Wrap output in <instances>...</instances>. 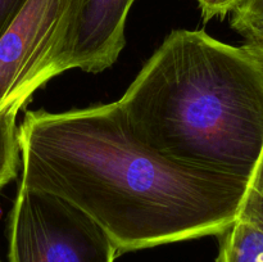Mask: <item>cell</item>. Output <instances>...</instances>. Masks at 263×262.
<instances>
[{
  "mask_svg": "<svg viewBox=\"0 0 263 262\" xmlns=\"http://www.w3.org/2000/svg\"><path fill=\"white\" fill-rule=\"evenodd\" d=\"M18 140L21 186L79 207L120 253L220 235L238 217L248 188L159 156L134 135L118 102L28 110Z\"/></svg>",
  "mask_w": 263,
  "mask_h": 262,
  "instance_id": "cell-1",
  "label": "cell"
},
{
  "mask_svg": "<svg viewBox=\"0 0 263 262\" xmlns=\"http://www.w3.org/2000/svg\"><path fill=\"white\" fill-rule=\"evenodd\" d=\"M117 102L159 156L249 184L263 149V67L243 46L172 31Z\"/></svg>",
  "mask_w": 263,
  "mask_h": 262,
  "instance_id": "cell-2",
  "label": "cell"
},
{
  "mask_svg": "<svg viewBox=\"0 0 263 262\" xmlns=\"http://www.w3.org/2000/svg\"><path fill=\"white\" fill-rule=\"evenodd\" d=\"M8 240L9 262H115L120 254L104 229L79 207L21 185Z\"/></svg>",
  "mask_w": 263,
  "mask_h": 262,
  "instance_id": "cell-3",
  "label": "cell"
},
{
  "mask_svg": "<svg viewBox=\"0 0 263 262\" xmlns=\"http://www.w3.org/2000/svg\"><path fill=\"white\" fill-rule=\"evenodd\" d=\"M73 0H27L0 39V109L21 108L49 81Z\"/></svg>",
  "mask_w": 263,
  "mask_h": 262,
  "instance_id": "cell-4",
  "label": "cell"
},
{
  "mask_svg": "<svg viewBox=\"0 0 263 262\" xmlns=\"http://www.w3.org/2000/svg\"><path fill=\"white\" fill-rule=\"evenodd\" d=\"M136 0H73L66 33L48 79L67 69L99 73L113 66L125 46V26Z\"/></svg>",
  "mask_w": 263,
  "mask_h": 262,
  "instance_id": "cell-5",
  "label": "cell"
},
{
  "mask_svg": "<svg viewBox=\"0 0 263 262\" xmlns=\"http://www.w3.org/2000/svg\"><path fill=\"white\" fill-rule=\"evenodd\" d=\"M217 236L220 248L216 262H263V230L258 226L236 218Z\"/></svg>",
  "mask_w": 263,
  "mask_h": 262,
  "instance_id": "cell-6",
  "label": "cell"
},
{
  "mask_svg": "<svg viewBox=\"0 0 263 262\" xmlns=\"http://www.w3.org/2000/svg\"><path fill=\"white\" fill-rule=\"evenodd\" d=\"M20 108L0 109V190L15 179L21 161L17 115Z\"/></svg>",
  "mask_w": 263,
  "mask_h": 262,
  "instance_id": "cell-7",
  "label": "cell"
},
{
  "mask_svg": "<svg viewBox=\"0 0 263 262\" xmlns=\"http://www.w3.org/2000/svg\"><path fill=\"white\" fill-rule=\"evenodd\" d=\"M236 218L248 221L263 230V149Z\"/></svg>",
  "mask_w": 263,
  "mask_h": 262,
  "instance_id": "cell-8",
  "label": "cell"
},
{
  "mask_svg": "<svg viewBox=\"0 0 263 262\" xmlns=\"http://www.w3.org/2000/svg\"><path fill=\"white\" fill-rule=\"evenodd\" d=\"M231 27L246 40L263 35V0H241L231 12Z\"/></svg>",
  "mask_w": 263,
  "mask_h": 262,
  "instance_id": "cell-9",
  "label": "cell"
},
{
  "mask_svg": "<svg viewBox=\"0 0 263 262\" xmlns=\"http://www.w3.org/2000/svg\"><path fill=\"white\" fill-rule=\"evenodd\" d=\"M241 0H198L204 21H210L216 17H226L233 12Z\"/></svg>",
  "mask_w": 263,
  "mask_h": 262,
  "instance_id": "cell-10",
  "label": "cell"
},
{
  "mask_svg": "<svg viewBox=\"0 0 263 262\" xmlns=\"http://www.w3.org/2000/svg\"><path fill=\"white\" fill-rule=\"evenodd\" d=\"M27 0H0V39L22 10Z\"/></svg>",
  "mask_w": 263,
  "mask_h": 262,
  "instance_id": "cell-11",
  "label": "cell"
},
{
  "mask_svg": "<svg viewBox=\"0 0 263 262\" xmlns=\"http://www.w3.org/2000/svg\"><path fill=\"white\" fill-rule=\"evenodd\" d=\"M243 48L263 67V35L247 39Z\"/></svg>",
  "mask_w": 263,
  "mask_h": 262,
  "instance_id": "cell-12",
  "label": "cell"
},
{
  "mask_svg": "<svg viewBox=\"0 0 263 262\" xmlns=\"http://www.w3.org/2000/svg\"><path fill=\"white\" fill-rule=\"evenodd\" d=\"M0 262H2V261H0Z\"/></svg>",
  "mask_w": 263,
  "mask_h": 262,
  "instance_id": "cell-13",
  "label": "cell"
}]
</instances>
